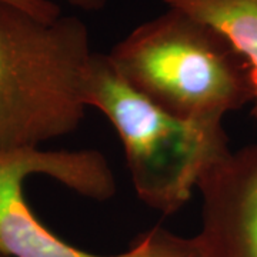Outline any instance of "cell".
Listing matches in <instances>:
<instances>
[{
    "mask_svg": "<svg viewBox=\"0 0 257 257\" xmlns=\"http://www.w3.org/2000/svg\"><path fill=\"white\" fill-rule=\"evenodd\" d=\"M197 189L202 226L194 239L203 257H257V145L230 152Z\"/></svg>",
    "mask_w": 257,
    "mask_h": 257,
    "instance_id": "obj_5",
    "label": "cell"
},
{
    "mask_svg": "<svg viewBox=\"0 0 257 257\" xmlns=\"http://www.w3.org/2000/svg\"><path fill=\"white\" fill-rule=\"evenodd\" d=\"M93 56L79 18L46 20L0 2V152L37 149L79 128Z\"/></svg>",
    "mask_w": 257,
    "mask_h": 257,
    "instance_id": "obj_1",
    "label": "cell"
},
{
    "mask_svg": "<svg viewBox=\"0 0 257 257\" xmlns=\"http://www.w3.org/2000/svg\"><path fill=\"white\" fill-rule=\"evenodd\" d=\"M73 8L86 10V12H97L104 8L107 0H64Z\"/></svg>",
    "mask_w": 257,
    "mask_h": 257,
    "instance_id": "obj_9",
    "label": "cell"
},
{
    "mask_svg": "<svg viewBox=\"0 0 257 257\" xmlns=\"http://www.w3.org/2000/svg\"><path fill=\"white\" fill-rule=\"evenodd\" d=\"M0 257H6V256H3V254H0Z\"/></svg>",
    "mask_w": 257,
    "mask_h": 257,
    "instance_id": "obj_10",
    "label": "cell"
},
{
    "mask_svg": "<svg viewBox=\"0 0 257 257\" xmlns=\"http://www.w3.org/2000/svg\"><path fill=\"white\" fill-rule=\"evenodd\" d=\"M107 57L133 90L179 119L221 121L256 99L247 60L217 29L173 8L133 29Z\"/></svg>",
    "mask_w": 257,
    "mask_h": 257,
    "instance_id": "obj_2",
    "label": "cell"
},
{
    "mask_svg": "<svg viewBox=\"0 0 257 257\" xmlns=\"http://www.w3.org/2000/svg\"><path fill=\"white\" fill-rule=\"evenodd\" d=\"M167 8L182 10L217 29L251 67L256 99L251 114L257 117V0H163Z\"/></svg>",
    "mask_w": 257,
    "mask_h": 257,
    "instance_id": "obj_6",
    "label": "cell"
},
{
    "mask_svg": "<svg viewBox=\"0 0 257 257\" xmlns=\"http://www.w3.org/2000/svg\"><path fill=\"white\" fill-rule=\"evenodd\" d=\"M0 2L16 6L19 9L26 10L37 18L46 19V20H53L62 16L60 8L55 2H50V0H0Z\"/></svg>",
    "mask_w": 257,
    "mask_h": 257,
    "instance_id": "obj_8",
    "label": "cell"
},
{
    "mask_svg": "<svg viewBox=\"0 0 257 257\" xmlns=\"http://www.w3.org/2000/svg\"><path fill=\"white\" fill-rule=\"evenodd\" d=\"M55 179L83 197L104 202L116 194V179L99 150L22 149L0 152V254L6 257H136L138 244L101 256L64 241L39 220L25 196V180Z\"/></svg>",
    "mask_w": 257,
    "mask_h": 257,
    "instance_id": "obj_4",
    "label": "cell"
},
{
    "mask_svg": "<svg viewBox=\"0 0 257 257\" xmlns=\"http://www.w3.org/2000/svg\"><path fill=\"white\" fill-rule=\"evenodd\" d=\"M87 106L117 132L135 192L162 214L180 210L203 175L231 152L221 121H190L162 110L120 77L107 55L93 56Z\"/></svg>",
    "mask_w": 257,
    "mask_h": 257,
    "instance_id": "obj_3",
    "label": "cell"
},
{
    "mask_svg": "<svg viewBox=\"0 0 257 257\" xmlns=\"http://www.w3.org/2000/svg\"><path fill=\"white\" fill-rule=\"evenodd\" d=\"M136 257H203L194 237L179 236L162 226L139 234Z\"/></svg>",
    "mask_w": 257,
    "mask_h": 257,
    "instance_id": "obj_7",
    "label": "cell"
}]
</instances>
